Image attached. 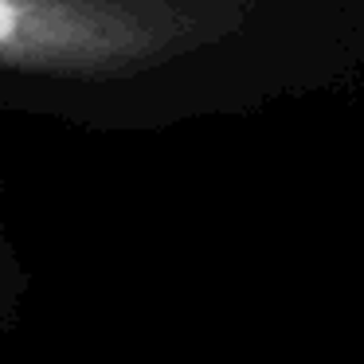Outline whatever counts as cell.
<instances>
[{"label": "cell", "mask_w": 364, "mask_h": 364, "mask_svg": "<svg viewBox=\"0 0 364 364\" xmlns=\"http://www.w3.org/2000/svg\"><path fill=\"white\" fill-rule=\"evenodd\" d=\"M181 0H0V67L110 75L200 40Z\"/></svg>", "instance_id": "cell-1"}]
</instances>
